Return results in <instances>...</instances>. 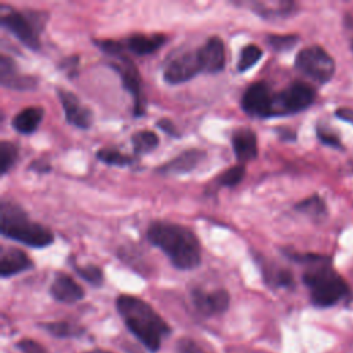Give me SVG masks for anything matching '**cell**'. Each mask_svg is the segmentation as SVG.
Masks as SVG:
<instances>
[{
	"instance_id": "ffe728a7",
	"label": "cell",
	"mask_w": 353,
	"mask_h": 353,
	"mask_svg": "<svg viewBox=\"0 0 353 353\" xmlns=\"http://www.w3.org/2000/svg\"><path fill=\"white\" fill-rule=\"evenodd\" d=\"M248 7L263 19H279L290 17L296 10L292 1H251Z\"/></svg>"
},
{
	"instance_id": "4dcf8cb0",
	"label": "cell",
	"mask_w": 353,
	"mask_h": 353,
	"mask_svg": "<svg viewBox=\"0 0 353 353\" xmlns=\"http://www.w3.org/2000/svg\"><path fill=\"white\" fill-rule=\"evenodd\" d=\"M298 40H299V37L296 34H269V36H266V43L269 44V47L279 52L291 50L296 44Z\"/></svg>"
},
{
	"instance_id": "7402d4cb",
	"label": "cell",
	"mask_w": 353,
	"mask_h": 353,
	"mask_svg": "<svg viewBox=\"0 0 353 353\" xmlns=\"http://www.w3.org/2000/svg\"><path fill=\"white\" fill-rule=\"evenodd\" d=\"M40 327L57 338H79L85 332L81 325L73 324L70 321H51L40 324Z\"/></svg>"
},
{
	"instance_id": "83f0119b",
	"label": "cell",
	"mask_w": 353,
	"mask_h": 353,
	"mask_svg": "<svg viewBox=\"0 0 353 353\" xmlns=\"http://www.w3.org/2000/svg\"><path fill=\"white\" fill-rule=\"evenodd\" d=\"M265 279L269 284L274 287H283V288H292L294 287V277L292 273L288 269L283 268H276V269H266L263 270Z\"/></svg>"
},
{
	"instance_id": "52a82bcc",
	"label": "cell",
	"mask_w": 353,
	"mask_h": 353,
	"mask_svg": "<svg viewBox=\"0 0 353 353\" xmlns=\"http://www.w3.org/2000/svg\"><path fill=\"white\" fill-rule=\"evenodd\" d=\"M316 98V90L305 81H294L274 94V116L292 114L309 108Z\"/></svg>"
},
{
	"instance_id": "2e32d148",
	"label": "cell",
	"mask_w": 353,
	"mask_h": 353,
	"mask_svg": "<svg viewBox=\"0 0 353 353\" xmlns=\"http://www.w3.org/2000/svg\"><path fill=\"white\" fill-rule=\"evenodd\" d=\"M204 157H205V153L203 150L188 149V150H183L176 157H174L170 161H167L165 164H163L157 170V172L164 174V175L185 174V172H189V171L194 170L201 163V160Z\"/></svg>"
},
{
	"instance_id": "6da1fadb",
	"label": "cell",
	"mask_w": 353,
	"mask_h": 353,
	"mask_svg": "<svg viewBox=\"0 0 353 353\" xmlns=\"http://www.w3.org/2000/svg\"><path fill=\"white\" fill-rule=\"evenodd\" d=\"M149 243L163 251L181 270H190L201 262L200 241L186 226L167 221H154L146 230Z\"/></svg>"
},
{
	"instance_id": "3957f363",
	"label": "cell",
	"mask_w": 353,
	"mask_h": 353,
	"mask_svg": "<svg viewBox=\"0 0 353 353\" xmlns=\"http://www.w3.org/2000/svg\"><path fill=\"white\" fill-rule=\"evenodd\" d=\"M0 232L7 239L34 248L47 247L54 241L48 228L30 221L23 208L6 199L0 204Z\"/></svg>"
},
{
	"instance_id": "1f68e13d",
	"label": "cell",
	"mask_w": 353,
	"mask_h": 353,
	"mask_svg": "<svg viewBox=\"0 0 353 353\" xmlns=\"http://www.w3.org/2000/svg\"><path fill=\"white\" fill-rule=\"evenodd\" d=\"M178 353H207L196 341L190 338H181L176 343Z\"/></svg>"
},
{
	"instance_id": "9c48e42d",
	"label": "cell",
	"mask_w": 353,
	"mask_h": 353,
	"mask_svg": "<svg viewBox=\"0 0 353 353\" xmlns=\"http://www.w3.org/2000/svg\"><path fill=\"white\" fill-rule=\"evenodd\" d=\"M243 110L255 117L274 116V94L265 81H256L247 87L241 97Z\"/></svg>"
},
{
	"instance_id": "484cf974",
	"label": "cell",
	"mask_w": 353,
	"mask_h": 353,
	"mask_svg": "<svg viewBox=\"0 0 353 353\" xmlns=\"http://www.w3.org/2000/svg\"><path fill=\"white\" fill-rule=\"evenodd\" d=\"M97 159L108 165H116V167H127L134 160L131 156L121 153L120 150L114 148H102L97 152Z\"/></svg>"
},
{
	"instance_id": "8d00e7d4",
	"label": "cell",
	"mask_w": 353,
	"mask_h": 353,
	"mask_svg": "<svg viewBox=\"0 0 353 353\" xmlns=\"http://www.w3.org/2000/svg\"><path fill=\"white\" fill-rule=\"evenodd\" d=\"M30 168L37 171V172H40V174H43V172H48L51 170V165L48 163L43 161V160H37V161H33L30 164Z\"/></svg>"
},
{
	"instance_id": "8fae6325",
	"label": "cell",
	"mask_w": 353,
	"mask_h": 353,
	"mask_svg": "<svg viewBox=\"0 0 353 353\" xmlns=\"http://www.w3.org/2000/svg\"><path fill=\"white\" fill-rule=\"evenodd\" d=\"M57 95L63 108L65 119L69 124L81 130H87L91 127L94 121V114L90 108L84 106L80 99L70 91L58 88Z\"/></svg>"
},
{
	"instance_id": "603a6c76",
	"label": "cell",
	"mask_w": 353,
	"mask_h": 353,
	"mask_svg": "<svg viewBox=\"0 0 353 353\" xmlns=\"http://www.w3.org/2000/svg\"><path fill=\"white\" fill-rule=\"evenodd\" d=\"M131 142H132V148H134L135 154H146V153H149V152H152L153 149L157 148L159 137L153 131L142 130V131H137L131 137Z\"/></svg>"
},
{
	"instance_id": "836d02e7",
	"label": "cell",
	"mask_w": 353,
	"mask_h": 353,
	"mask_svg": "<svg viewBox=\"0 0 353 353\" xmlns=\"http://www.w3.org/2000/svg\"><path fill=\"white\" fill-rule=\"evenodd\" d=\"M17 347L22 353H47V350L43 345H40L39 342H36L33 339H28V338L17 342Z\"/></svg>"
},
{
	"instance_id": "e0dca14e",
	"label": "cell",
	"mask_w": 353,
	"mask_h": 353,
	"mask_svg": "<svg viewBox=\"0 0 353 353\" xmlns=\"http://www.w3.org/2000/svg\"><path fill=\"white\" fill-rule=\"evenodd\" d=\"M232 146L240 164L254 160L258 156L256 134L250 128H239L232 135Z\"/></svg>"
},
{
	"instance_id": "d4e9b609",
	"label": "cell",
	"mask_w": 353,
	"mask_h": 353,
	"mask_svg": "<svg viewBox=\"0 0 353 353\" xmlns=\"http://www.w3.org/2000/svg\"><path fill=\"white\" fill-rule=\"evenodd\" d=\"M19 156L18 146L10 141L0 142V174L6 175L17 163Z\"/></svg>"
},
{
	"instance_id": "ac0fdd59",
	"label": "cell",
	"mask_w": 353,
	"mask_h": 353,
	"mask_svg": "<svg viewBox=\"0 0 353 353\" xmlns=\"http://www.w3.org/2000/svg\"><path fill=\"white\" fill-rule=\"evenodd\" d=\"M33 268L32 259L19 248H6L1 252L0 258V276L1 277H11L21 272Z\"/></svg>"
},
{
	"instance_id": "7a4b0ae2",
	"label": "cell",
	"mask_w": 353,
	"mask_h": 353,
	"mask_svg": "<svg viewBox=\"0 0 353 353\" xmlns=\"http://www.w3.org/2000/svg\"><path fill=\"white\" fill-rule=\"evenodd\" d=\"M116 309L128 331L152 353L160 349L163 338L171 332L167 321L138 296L119 295Z\"/></svg>"
},
{
	"instance_id": "5bb4252c",
	"label": "cell",
	"mask_w": 353,
	"mask_h": 353,
	"mask_svg": "<svg viewBox=\"0 0 353 353\" xmlns=\"http://www.w3.org/2000/svg\"><path fill=\"white\" fill-rule=\"evenodd\" d=\"M0 83L3 87L12 90H33L37 84L34 76L22 74L12 58L6 54L0 55Z\"/></svg>"
},
{
	"instance_id": "4fadbf2b",
	"label": "cell",
	"mask_w": 353,
	"mask_h": 353,
	"mask_svg": "<svg viewBox=\"0 0 353 353\" xmlns=\"http://www.w3.org/2000/svg\"><path fill=\"white\" fill-rule=\"evenodd\" d=\"M203 73H218L223 70L226 63V51L222 39L212 36L205 40V43L197 48Z\"/></svg>"
},
{
	"instance_id": "d6a6232c",
	"label": "cell",
	"mask_w": 353,
	"mask_h": 353,
	"mask_svg": "<svg viewBox=\"0 0 353 353\" xmlns=\"http://www.w3.org/2000/svg\"><path fill=\"white\" fill-rule=\"evenodd\" d=\"M317 137L319 139L324 143V145H328V146H332V148H342V142L341 139L338 138V135H335L332 131L330 130H325V128H321V127H317Z\"/></svg>"
},
{
	"instance_id": "7c38bea8",
	"label": "cell",
	"mask_w": 353,
	"mask_h": 353,
	"mask_svg": "<svg viewBox=\"0 0 353 353\" xmlns=\"http://www.w3.org/2000/svg\"><path fill=\"white\" fill-rule=\"evenodd\" d=\"M194 307L204 316L221 314L228 310L230 296L225 288L214 291H204L203 288H193L190 292Z\"/></svg>"
},
{
	"instance_id": "9a60e30c",
	"label": "cell",
	"mask_w": 353,
	"mask_h": 353,
	"mask_svg": "<svg viewBox=\"0 0 353 353\" xmlns=\"http://www.w3.org/2000/svg\"><path fill=\"white\" fill-rule=\"evenodd\" d=\"M51 296L63 303H74L84 298L83 287L73 280L69 274L58 273L50 285Z\"/></svg>"
},
{
	"instance_id": "4316f807",
	"label": "cell",
	"mask_w": 353,
	"mask_h": 353,
	"mask_svg": "<svg viewBox=\"0 0 353 353\" xmlns=\"http://www.w3.org/2000/svg\"><path fill=\"white\" fill-rule=\"evenodd\" d=\"M262 58V50L256 46V44H247L241 52H240V58L237 62V70L239 72H245L248 69H251L252 66H255L258 63V61Z\"/></svg>"
},
{
	"instance_id": "d6986e66",
	"label": "cell",
	"mask_w": 353,
	"mask_h": 353,
	"mask_svg": "<svg viewBox=\"0 0 353 353\" xmlns=\"http://www.w3.org/2000/svg\"><path fill=\"white\" fill-rule=\"evenodd\" d=\"M165 41V36L160 33L154 34H131L121 43L123 51L127 50L135 55H149L157 51Z\"/></svg>"
},
{
	"instance_id": "44dd1931",
	"label": "cell",
	"mask_w": 353,
	"mask_h": 353,
	"mask_svg": "<svg viewBox=\"0 0 353 353\" xmlns=\"http://www.w3.org/2000/svg\"><path fill=\"white\" fill-rule=\"evenodd\" d=\"M44 116V109L40 106H28L19 110L12 119V127L19 134H33Z\"/></svg>"
},
{
	"instance_id": "f546056e",
	"label": "cell",
	"mask_w": 353,
	"mask_h": 353,
	"mask_svg": "<svg viewBox=\"0 0 353 353\" xmlns=\"http://www.w3.org/2000/svg\"><path fill=\"white\" fill-rule=\"evenodd\" d=\"M244 175H245V165L244 164H237V165L230 167L226 171H223L216 178V182H218L219 186L233 188V186L239 185L243 181Z\"/></svg>"
},
{
	"instance_id": "8992f818",
	"label": "cell",
	"mask_w": 353,
	"mask_h": 353,
	"mask_svg": "<svg viewBox=\"0 0 353 353\" xmlns=\"http://www.w3.org/2000/svg\"><path fill=\"white\" fill-rule=\"evenodd\" d=\"M295 68L312 80L324 84L335 73V61L323 47L309 46L295 57Z\"/></svg>"
},
{
	"instance_id": "f1b7e54d",
	"label": "cell",
	"mask_w": 353,
	"mask_h": 353,
	"mask_svg": "<svg viewBox=\"0 0 353 353\" xmlns=\"http://www.w3.org/2000/svg\"><path fill=\"white\" fill-rule=\"evenodd\" d=\"M72 266H73L74 272H76L83 280H85L87 283H90L91 285H94V287L102 285V283H103V272H102V269H101L99 266L91 265V263H90V265H85V266H80V265H77V263H73Z\"/></svg>"
},
{
	"instance_id": "e575fe53",
	"label": "cell",
	"mask_w": 353,
	"mask_h": 353,
	"mask_svg": "<svg viewBox=\"0 0 353 353\" xmlns=\"http://www.w3.org/2000/svg\"><path fill=\"white\" fill-rule=\"evenodd\" d=\"M157 125H159V128H161L163 131H165L167 134H170V135H172V137L179 135V134L176 132L175 125H174L172 121L168 120V119H160V120L157 121Z\"/></svg>"
},
{
	"instance_id": "5b68a950",
	"label": "cell",
	"mask_w": 353,
	"mask_h": 353,
	"mask_svg": "<svg viewBox=\"0 0 353 353\" xmlns=\"http://www.w3.org/2000/svg\"><path fill=\"white\" fill-rule=\"evenodd\" d=\"M37 12L23 14L15 8L0 4V23L11 32L23 46L37 51L40 48L39 30L43 26V19H36Z\"/></svg>"
},
{
	"instance_id": "cb8c5ba5",
	"label": "cell",
	"mask_w": 353,
	"mask_h": 353,
	"mask_svg": "<svg viewBox=\"0 0 353 353\" xmlns=\"http://www.w3.org/2000/svg\"><path fill=\"white\" fill-rule=\"evenodd\" d=\"M295 210L299 211V212H303V214H306V215H309L310 218H314V219L323 218L327 212V207H325L324 200L317 194L310 196V197L299 201L295 205Z\"/></svg>"
},
{
	"instance_id": "ba28073f",
	"label": "cell",
	"mask_w": 353,
	"mask_h": 353,
	"mask_svg": "<svg viewBox=\"0 0 353 353\" xmlns=\"http://www.w3.org/2000/svg\"><path fill=\"white\" fill-rule=\"evenodd\" d=\"M117 61L112 62L110 66L119 73L121 79L123 87L131 94L134 99V114L142 116L145 114V99H142V81L141 74L135 63L124 54H120L117 57Z\"/></svg>"
},
{
	"instance_id": "30bf717a",
	"label": "cell",
	"mask_w": 353,
	"mask_h": 353,
	"mask_svg": "<svg viewBox=\"0 0 353 353\" xmlns=\"http://www.w3.org/2000/svg\"><path fill=\"white\" fill-rule=\"evenodd\" d=\"M201 61L199 50H189L183 54L174 57L164 69V80L168 84H182L188 80H192L196 74L201 73Z\"/></svg>"
},
{
	"instance_id": "d590c367",
	"label": "cell",
	"mask_w": 353,
	"mask_h": 353,
	"mask_svg": "<svg viewBox=\"0 0 353 353\" xmlns=\"http://www.w3.org/2000/svg\"><path fill=\"white\" fill-rule=\"evenodd\" d=\"M335 114H336L339 119H342V120H345V121L353 124V109H350V108H339V109H336Z\"/></svg>"
},
{
	"instance_id": "277c9868",
	"label": "cell",
	"mask_w": 353,
	"mask_h": 353,
	"mask_svg": "<svg viewBox=\"0 0 353 353\" xmlns=\"http://www.w3.org/2000/svg\"><path fill=\"white\" fill-rule=\"evenodd\" d=\"M302 280L310 292V302L316 307H331L349 295V285L330 265V258L310 265Z\"/></svg>"
},
{
	"instance_id": "74e56055",
	"label": "cell",
	"mask_w": 353,
	"mask_h": 353,
	"mask_svg": "<svg viewBox=\"0 0 353 353\" xmlns=\"http://www.w3.org/2000/svg\"><path fill=\"white\" fill-rule=\"evenodd\" d=\"M84 353H112V352L102 350V349H94V350H88V352H84Z\"/></svg>"
}]
</instances>
